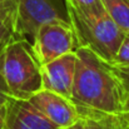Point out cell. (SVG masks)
<instances>
[{
  "mask_svg": "<svg viewBox=\"0 0 129 129\" xmlns=\"http://www.w3.org/2000/svg\"><path fill=\"white\" fill-rule=\"evenodd\" d=\"M113 72L115 73L117 78L119 79L120 84L123 86L125 98H129V65L125 67H120V65H113L110 64Z\"/></svg>",
  "mask_w": 129,
  "mask_h": 129,
  "instance_id": "4fadbf2b",
  "label": "cell"
},
{
  "mask_svg": "<svg viewBox=\"0 0 129 129\" xmlns=\"http://www.w3.org/2000/svg\"><path fill=\"white\" fill-rule=\"evenodd\" d=\"M0 73L13 98L29 99L43 89L42 65L31 45L25 40H13L0 55Z\"/></svg>",
  "mask_w": 129,
  "mask_h": 129,
  "instance_id": "3957f363",
  "label": "cell"
},
{
  "mask_svg": "<svg viewBox=\"0 0 129 129\" xmlns=\"http://www.w3.org/2000/svg\"><path fill=\"white\" fill-rule=\"evenodd\" d=\"M60 129H84V120H83V118H80L74 124H72V125H69L67 128H60Z\"/></svg>",
  "mask_w": 129,
  "mask_h": 129,
  "instance_id": "e0dca14e",
  "label": "cell"
},
{
  "mask_svg": "<svg viewBox=\"0 0 129 129\" xmlns=\"http://www.w3.org/2000/svg\"><path fill=\"white\" fill-rule=\"evenodd\" d=\"M3 1H6V0H0V3H3Z\"/></svg>",
  "mask_w": 129,
  "mask_h": 129,
  "instance_id": "44dd1931",
  "label": "cell"
},
{
  "mask_svg": "<svg viewBox=\"0 0 129 129\" xmlns=\"http://www.w3.org/2000/svg\"><path fill=\"white\" fill-rule=\"evenodd\" d=\"M16 5L18 0L0 3V43L8 44L16 40Z\"/></svg>",
  "mask_w": 129,
  "mask_h": 129,
  "instance_id": "9c48e42d",
  "label": "cell"
},
{
  "mask_svg": "<svg viewBox=\"0 0 129 129\" xmlns=\"http://www.w3.org/2000/svg\"><path fill=\"white\" fill-rule=\"evenodd\" d=\"M113 65H120V67L129 65V34L124 35L118 49V53L114 58Z\"/></svg>",
  "mask_w": 129,
  "mask_h": 129,
  "instance_id": "7c38bea8",
  "label": "cell"
},
{
  "mask_svg": "<svg viewBox=\"0 0 129 129\" xmlns=\"http://www.w3.org/2000/svg\"><path fill=\"white\" fill-rule=\"evenodd\" d=\"M65 13L77 48H86L103 61L113 64L125 33L113 21L105 9L85 10L65 3Z\"/></svg>",
  "mask_w": 129,
  "mask_h": 129,
  "instance_id": "7a4b0ae2",
  "label": "cell"
},
{
  "mask_svg": "<svg viewBox=\"0 0 129 129\" xmlns=\"http://www.w3.org/2000/svg\"><path fill=\"white\" fill-rule=\"evenodd\" d=\"M102 3L113 21L129 34V0H102Z\"/></svg>",
  "mask_w": 129,
  "mask_h": 129,
  "instance_id": "30bf717a",
  "label": "cell"
},
{
  "mask_svg": "<svg viewBox=\"0 0 129 129\" xmlns=\"http://www.w3.org/2000/svg\"><path fill=\"white\" fill-rule=\"evenodd\" d=\"M10 98H11V95H10V93L8 90V86L4 82V78L0 73V108H3Z\"/></svg>",
  "mask_w": 129,
  "mask_h": 129,
  "instance_id": "2e32d148",
  "label": "cell"
},
{
  "mask_svg": "<svg viewBox=\"0 0 129 129\" xmlns=\"http://www.w3.org/2000/svg\"><path fill=\"white\" fill-rule=\"evenodd\" d=\"M75 54L77 67L70 99L79 113L120 114L127 98L110 64L86 48H77Z\"/></svg>",
  "mask_w": 129,
  "mask_h": 129,
  "instance_id": "6da1fadb",
  "label": "cell"
},
{
  "mask_svg": "<svg viewBox=\"0 0 129 129\" xmlns=\"http://www.w3.org/2000/svg\"><path fill=\"white\" fill-rule=\"evenodd\" d=\"M51 23H69L53 0H18L16 5V40L33 44L39 29Z\"/></svg>",
  "mask_w": 129,
  "mask_h": 129,
  "instance_id": "277c9868",
  "label": "cell"
},
{
  "mask_svg": "<svg viewBox=\"0 0 129 129\" xmlns=\"http://www.w3.org/2000/svg\"><path fill=\"white\" fill-rule=\"evenodd\" d=\"M5 113H6V104L0 108V129H4L5 127Z\"/></svg>",
  "mask_w": 129,
  "mask_h": 129,
  "instance_id": "ac0fdd59",
  "label": "cell"
},
{
  "mask_svg": "<svg viewBox=\"0 0 129 129\" xmlns=\"http://www.w3.org/2000/svg\"><path fill=\"white\" fill-rule=\"evenodd\" d=\"M64 3H68L75 8L79 9H85V10H91V9H100L104 8L102 0H64Z\"/></svg>",
  "mask_w": 129,
  "mask_h": 129,
  "instance_id": "5bb4252c",
  "label": "cell"
},
{
  "mask_svg": "<svg viewBox=\"0 0 129 129\" xmlns=\"http://www.w3.org/2000/svg\"><path fill=\"white\" fill-rule=\"evenodd\" d=\"M33 51L40 65L75 51L77 43L70 23H51L43 25L31 44Z\"/></svg>",
  "mask_w": 129,
  "mask_h": 129,
  "instance_id": "5b68a950",
  "label": "cell"
},
{
  "mask_svg": "<svg viewBox=\"0 0 129 129\" xmlns=\"http://www.w3.org/2000/svg\"><path fill=\"white\" fill-rule=\"evenodd\" d=\"M77 67V54L70 51L42 65L43 89L70 99Z\"/></svg>",
  "mask_w": 129,
  "mask_h": 129,
  "instance_id": "52a82bcc",
  "label": "cell"
},
{
  "mask_svg": "<svg viewBox=\"0 0 129 129\" xmlns=\"http://www.w3.org/2000/svg\"><path fill=\"white\" fill-rule=\"evenodd\" d=\"M84 120V129H110L108 114L100 113H80Z\"/></svg>",
  "mask_w": 129,
  "mask_h": 129,
  "instance_id": "8fae6325",
  "label": "cell"
},
{
  "mask_svg": "<svg viewBox=\"0 0 129 129\" xmlns=\"http://www.w3.org/2000/svg\"><path fill=\"white\" fill-rule=\"evenodd\" d=\"M28 100L59 129L67 128L82 118L72 99L46 89L39 90Z\"/></svg>",
  "mask_w": 129,
  "mask_h": 129,
  "instance_id": "8992f818",
  "label": "cell"
},
{
  "mask_svg": "<svg viewBox=\"0 0 129 129\" xmlns=\"http://www.w3.org/2000/svg\"><path fill=\"white\" fill-rule=\"evenodd\" d=\"M4 129H59L28 100L10 98L6 103Z\"/></svg>",
  "mask_w": 129,
  "mask_h": 129,
  "instance_id": "ba28073f",
  "label": "cell"
},
{
  "mask_svg": "<svg viewBox=\"0 0 129 129\" xmlns=\"http://www.w3.org/2000/svg\"><path fill=\"white\" fill-rule=\"evenodd\" d=\"M120 115L129 123V98H127L125 100V105H124V110L120 113Z\"/></svg>",
  "mask_w": 129,
  "mask_h": 129,
  "instance_id": "d6986e66",
  "label": "cell"
},
{
  "mask_svg": "<svg viewBox=\"0 0 129 129\" xmlns=\"http://www.w3.org/2000/svg\"><path fill=\"white\" fill-rule=\"evenodd\" d=\"M109 119V128L110 129H129V123L120 114H108Z\"/></svg>",
  "mask_w": 129,
  "mask_h": 129,
  "instance_id": "9a60e30c",
  "label": "cell"
},
{
  "mask_svg": "<svg viewBox=\"0 0 129 129\" xmlns=\"http://www.w3.org/2000/svg\"><path fill=\"white\" fill-rule=\"evenodd\" d=\"M5 43H0V55H1V53H3V50H4V48H5Z\"/></svg>",
  "mask_w": 129,
  "mask_h": 129,
  "instance_id": "ffe728a7",
  "label": "cell"
}]
</instances>
